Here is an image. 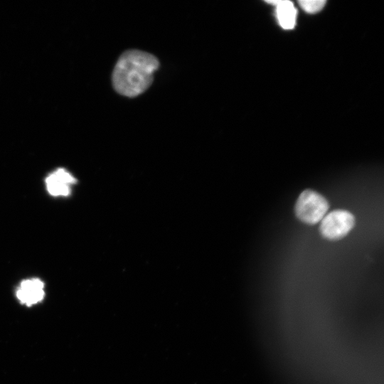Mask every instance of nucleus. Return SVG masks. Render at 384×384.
Returning <instances> with one entry per match:
<instances>
[{"instance_id":"nucleus-1","label":"nucleus","mask_w":384,"mask_h":384,"mask_svg":"<svg viewBox=\"0 0 384 384\" xmlns=\"http://www.w3.org/2000/svg\"><path fill=\"white\" fill-rule=\"evenodd\" d=\"M159 62L153 55L129 50L119 58L112 73V85L119 94L134 97L143 93L152 83Z\"/></svg>"},{"instance_id":"nucleus-2","label":"nucleus","mask_w":384,"mask_h":384,"mask_svg":"<svg viewBox=\"0 0 384 384\" xmlns=\"http://www.w3.org/2000/svg\"><path fill=\"white\" fill-rule=\"evenodd\" d=\"M329 208V203L322 195L306 189L298 197L294 206V213L302 222L314 225L322 220Z\"/></svg>"},{"instance_id":"nucleus-3","label":"nucleus","mask_w":384,"mask_h":384,"mask_svg":"<svg viewBox=\"0 0 384 384\" xmlns=\"http://www.w3.org/2000/svg\"><path fill=\"white\" fill-rule=\"evenodd\" d=\"M355 218L346 210H334L326 214L321 220V235L329 240H337L344 238L353 228Z\"/></svg>"},{"instance_id":"nucleus-4","label":"nucleus","mask_w":384,"mask_h":384,"mask_svg":"<svg viewBox=\"0 0 384 384\" xmlns=\"http://www.w3.org/2000/svg\"><path fill=\"white\" fill-rule=\"evenodd\" d=\"M76 181V179L63 169H58L46 179L47 190L53 196H68L71 185Z\"/></svg>"},{"instance_id":"nucleus-5","label":"nucleus","mask_w":384,"mask_h":384,"mask_svg":"<svg viewBox=\"0 0 384 384\" xmlns=\"http://www.w3.org/2000/svg\"><path fill=\"white\" fill-rule=\"evenodd\" d=\"M44 284L39 279L23 280L16 292L18 300L27 306L41 302L45 295Z\"/></svg>"},{"instance_id":"nucleus-6","label":"nucleus","mask_w":384,"mask_h":384,"mask_svg":"<svg viewBox=\"0 0 384 384\" xmlns=\"http://www.w3.org/2000/svg\"><path fill=\"white\" fill-rule=\"evenodd\" d=\"M275 6V13L280 26L285 30L294 28L296 24L297 9L293 3L288 0L267 1Z\"/></svg>"},{"instance_id":"nucleus-7","label":"nucleus","mask_w":384,"mask_h":384,"mask_svg":"<svg viewBox=\"0 0 384 384\" xmlns=\"http://www.w3.org/2000/svg\"><path fill=\"white\" fill-rule=\"evenodd\" d=\"M324 0H300V7L308 14H315L321 11L325 6Z\"/></svg>"}]
</instances>
